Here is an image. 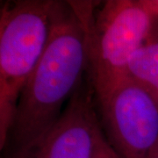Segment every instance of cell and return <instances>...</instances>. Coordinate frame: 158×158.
<instances>
[{"instance_id":"6da1fadb","label":"cell","mask_w":158,"mask_h":158,"mask_svg":"<svg viewBox=\"0 0 158 158\" xmlns=\"http://www.w3.org/2000/svg\"><path fill=\"white\" fill-rule=\"evenodd\" d=\"M86 6L87 1H62L45 49L18 103L10 152L43 135L82 84L88 68Z\"/></svg>"},{"instance_id":"7a4b0ae2","label":"cell","mask_w":158,"mask_h":158,"mask_svg":"<svg viewBox=\"0 0 158 158\" xmlns=\"http://www.w3.org/2000/svg\"><path fill=\"white\" fill-rule=\"evenodd\" d=\"M62 1L6 3L0 19V154L8 143L18 103L45 49Z\"/></svg>"},{"instance_id":"3957f363","label":"cell","mask_w":158,"mask_h":158,"mask_svg":"<svg viewBox=\"0 0 158 158\" xmlns=\"http://www.w3.org/2000/svg\"><path fill=\"white\" fill-rule=\"evenodd\" d=\"M87 1L88 68L90 85L101 102L127 79V68L134 53L147 39L155 19L140 0Z\"/></svg>"},{"instance_id":"277c9868","label":"cell","mask_w":158,"mask_h":158,"mask_svg":"<svg viewBox=\"0 0 158 158\" xmlns=\"http://www.w3.org/2000/svg\"><path fill=\"white\" fill-rule=\"evenodd\" d=\"M108 137L121 158H152L158 146V105L126 79L98 103Z\"/></svg>"},{"instance_id":"5b68a950","label":"cell","mask_w":158,"mask_h":158,"mask_svg":"<svg viewBox=\"0 0 158 158\" xmlns=\"http://www.w3.org/2000/svg\"><path fill=\"white\" fill-rule=\"evenodd\" d=\"M93 94L91 85L82 82L56 123L30 145L9 153L7 158H93L105 137Z\"/></svg>"},{"instance_id":"8992f818","label":"cell","mask_w":158,"mask_h":158,"mask_svg":"<svg viewBox=\"0 0 158 158\" xmlns=\"http://www.w3.org/2000/svg\"><path fill=\"white\" fill-rule=\"evenodd\" d=\"M127 79L148 92L158 105V19L129 60Z\"/></svg>"},{"instance_id":"52a82bcc","label":"cell","mask_w":158,"mask_h":158,"mask_svg":"<svg viewBox=\"0 0 158 158\" xmlns=\"http://www.w3.org/2000/svg\"><path fill=\"white\" fill-rule=\"evenodd\" d=\"M93 158H121L110 143L106 140V136L103 138L97 148L96 153Z\"/></svg>"},{"instance_id":"ba28073f","label":"cell","mask_w":158,"mask_h":158,"mask_svg":"<svg viewBox=\"0 0 158 158\" xmlns=\"http://www.w3.org/2000/svg\"><path fill=\"white\" fill-rule=\"evenodd\" d=\"M140 3L155 19H158V0H140Z\"/></svg>"},{"instance_id":"9c48e42d","label":"cell","mask_w":158,"mask_h":158,"mask_svg":"<svg viewBox=\"0 0 158 158\" xmlns=\"http://www.w3.org/2000/svg\"><path fill=\"white\" fill-rule=\"evenodd\" d=\"M6 4H4L3 2L0 1V19H1V17H2V14L4 12V10H5V7H6Z\"/></svg>"},{"instance_id":"30bf717a","label":"cell","mask_w":158,"mask_h":158,"mask_svg":"<svg viewBox=\"0 0 158 158\" xmlns=\"http://www.w3.org/2000/svg\"><path fill=\"white\" fill-rule=\"evenodd\" d=\"M152 158H158V146H157V148H156V150L154 151V154H153Z\"/></svg>"}]
</instances>
